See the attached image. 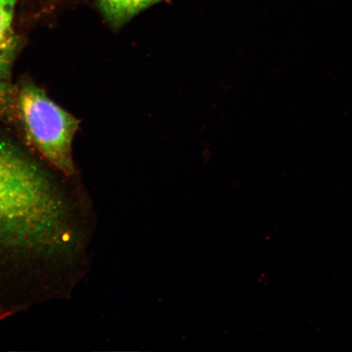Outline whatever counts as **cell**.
<instances>
[{"label":"cell","instance_id":"cell-1","mask_svg":"<svg viewBox=\"0 0 352 352\" xmlns=\"http://www.w3.org/2000/svg\"><path fill=\"white\" fill-rule=\"evenodd\" d=\"M69 202L50 176L0 139V300L32 297L74 248Z\"/></svg>","mask_w":352,"mask_h":352},{"label":"cell","instance_id":"cell-2","mask_svg":"<svg viewBox=\"0 0 352 352\" xmlns=\"http://www.w3.org/2000/svg\"><path fill=\"white\" fill-rule=\"evenodd\" d=\"M0 121L65 175L76 173L72 144L79 121L30 82L0 80Z\"/></svg>","mask_w":352,"mask_h":352},{"label":"cell","instance_id":"cell-3","mask_svg":"<svg viewBox=\"0 0 352 352\" xmlns=\"http://www.w3.org/2000/svg\"><path fill=\"white\" fill-rule=\"evenodd\" d=\"M16 1L0 0V80L8 79L19 47L13 30Z\"/></svg>","mask_w":352,"mask_h":352},{"label":"cell","instance_id":"cell-4","mask_svg":"<svg viewBox=\"0 0 352 352\" xmlns=\"http://www.w3.org/2000/svg\"><path fill=\"white\" fill-rule=\"evenodd\" d=\"M101 14L113 28H118L132 17L161 0H95Z\"/></svg>","mask_w":352,"mask_h":352}]
</instances>
